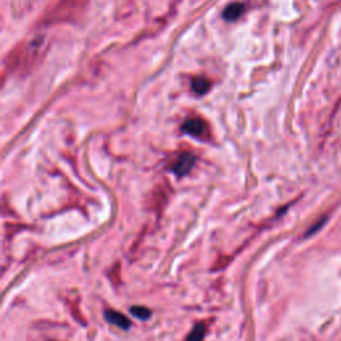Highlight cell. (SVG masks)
<instances>
[{
	"instance_id": "6",
	"label": "cell",
	"mask_w": 341,
	"mask_h": 341,
	"mask_svg": "<svg viewBox=\"0 0 341 341\" xmlns=\"http://www.w3.org/2000/svg\"><path fill=\"white\" fill-rule=\"evenodd\" d=\"M205 332H207V326L204 324H197L189 333L188 340L187 341H204Z\"/></svg>"
},
{
	"instance_id": "7",
	"label": "cell",
	"mask_w": 341,
	"mask_h": 341,
	"mask_svg": "<svg viewBox=\"0 0 341 341\" xmlns=\"http://www.w3.org/2000/svg\"><path fill=\"white\" fill-rule=\"evenodd\" d=\"M131 313L140 320H147L151 317V311L145 307H132L131 308Z\"/></svg>"
},
{
	"instance_id": "2",
	"label": "cell",
	"mask_w": 341,
	"mask_h": 341,
	"mask_svg": "<svg viewBox=\"0 0 341 341\" xmlns=\"http://www.w3.org/2000/svg\"><path fill=\"white\" fill-rule=\"evenodd\" d=\"M195 156L191 155V153H183L180 157H179L174 164V172L179 176H184L186 174H188L191 168L193 167L195 164Z\"/></svg>"
},
{
	"instance_id": "3",
	"label": "cell",
	"mask_w": 341,
	"mask_h": 341,
	"mask_svg": "<svg viewBox=\"0 0 341 341\" xmlns=\"http://www.w3.org/2000/svg\"><path fill=\"white\" fill-rule=\"evenodd\" d=\"M105 319L111 324H113V325L122 328V329H128L131 326V321L127 319L126 316L120 313V312L112 311V309L105 311Z\"/></svg>"
},
{
	"instance_id": "1",
	"label": "cell",
	"mask_w": 341,
	"mask_h": 341,
	"mask_svg": "<svg viewBox=\"0 0 341 341\" xmlns=\"http://www.w3.org/2000/svg\"><path fill=\"white\" fill-rule=\"evenodd\" d=\"M183 131L191 136L199 137V139H205L209 135V128L208 124L200 118H192L188 119L183 124Z\"/></svg>"
},
{
	"instance_id": "5",
	"label": "cell",
	"mask_w": 341,
	"mask_h": 341,
	"mask_svg": "<svg viewBox=\"0 0 341 341\" xmlns=\"http://www.w3.org/2000/svg\"><path fill=\"white\" fill-rule=\"evenodd\" d=\"M192 88L196 93L203 95V93H205L208 89L211 88V83L204 78H195L192 80Z\"/></svg>"
},
{
	"instance_id": "4",
	"label": "cell",
	"mask_w": 341,
	"mask_h": 341,
	"mask_svg": "<svg viewBox=\"0 0 341 341\" xmlns=\"http://www.w3.org/2000/svg\"><path fill=\"white\" fill-rule=\"evenodd\" d=\"M243 11H244L243 4L240 3L231 4V6H228V7L225 8V11H224V18H225L226 20H236V19L243 14Z\"/></svg>"
}]
</instances>
